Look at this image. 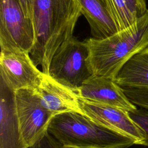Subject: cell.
<instances>
[{"label": "cell", "mask_w": 148, "mask_h": 148, "mask_svg": "<svg viewBox=\"0 0 148 148\" xmlns=\"http://www.w3.org/2000/svg\"><path fill=\"white\" fill-rule=\"evenodd\" d=\"M31 1L35 41L30 56L49 75L51 58L58 47L73 36L82 9L76 0Z\"/></svg>", "instance_id": "6da1fadb"}, {"label": "cell", "mask_w": 148, "mask_h": 148, "mask_svg": "<svg viewBox=\"0 0 148 148\" xmlns=\"http://www.w3.org/2000/svg\"><path fill=\"white\" fill-rule=\"evenodd\" d=\"M84 41L92 75L114 80L132 57L148 47V9L127 28L103 39L90 38Z\"/></svg>", "instance_id": "7a4b0ae2"}, {"label": "cell", "mask_w": 148, "mask_h": 148, "mask_svg": "<svg viewBox=\"0 0 148 148\" xmlns=\"http://www.w3.org/2000/svg\"><path fill=\"white\" fill-rule=\"evenodd\" d=\"M48 132L62 148H127L135 145L131 138L76 112L55 116Z\"/></svg>", "instance_id": "3957f363"}, {"label": "cell", "mask_w": 148, "mask_h": 148, "mask_svg": "<svg viewBox=\"0 0 148 148\" xmlns=\"http://www.w3.org/2000/svg\"><path fill=\"white\" fill-rule=\"evenodd\" d=\"M88 49L85 41L75 36L64 42L50 61L49 75L54 80L77 91L92 76L88 62Z\"/></svg>", "instance_id": "277c9868"}, {"label": "cell", "mask_w": 148, "mask_h": 148, "mask_svg": "<svg viewBox=\"0 0 148 148\" xmlns=\"http://www.w3.org/2000/svg\"><path fill=\"white\" fill-rule=\"evenodd\" d=\"M0 22L1 50L30 54L35 41L34 25L18 0H0Z\"/></svg>", "instance_id": "5b68a950"}, {"label": "cell", "mask_w": 148, "mask_h": 148, "mask_svg": "<svg viewBox=\"0 0 148 148\" xmlns=\"http://www.w3.org/2000/svg\"><path fill=\"white\" fill-rule=\"evenodd\" d=\"M16 103L21 133L29 148L48 132L54 116L42 105L34 89L16 91Z\"/></svg>", "instance_id": "8992f818"}, {"label": "cell", "mask_w": 148, "mask_h": 148, "mask_svg": "<svg viewBox=\"0 0 148 148\" xmlns=\"http://www.w3.org/2000/svg\"><path fill=\"white\" fill-rule=\"evenodd\" d=\"M43 75L29 53L1 51L0 79L15 91L36 89Z\"/></svg>", "instance_id": "52a82bcc"}, {"label": "cell", "mask_w": 148, "mask_h": 148, "mask_svg": "<svg viewBox=\"0 0 148 148\" xmlns=\"http://www.w3.org/2000/svg\"><path fill=\"white\" fill-rule=\"evenodd\" d=\"M84 115L90 120L132 139L135 145H142L144 135L130 117L128 112L116 107L99 104L79 98Z\"/></svg>", "instance_id": "ba28073f"}, {"label": "cell", "mask_w": 148, "mask_h": 148, "mask_svg": "<svg viewBox=\"0 0 148 148\" xmlns=\"http://www.w3.org/2000/svg\"><path fill=\"white\" fill-rule=\"evenodd\" d=\"M80 98L109 105L127 112L136 110V105L127 97L121 87L110 78L92 75L77 90Z\"/></svg>", "instance_id": "9c48e42d"}, {"label": "cell", "mask_w": 148, "mask_h": 148, "mask_svg": "<svg viewBox=\"0 0 148 148\" xmlns=\"http://www.w3.org/2000/svg\"><path fill=\"white\" fill-rule=\"evenodd\" d=\"M0 148H29L21 131L16 91L1 79Z\"/></svg>", "instance_id": "30bf717a"}, {"label": "cell", "mask_w": 148, "mask_h": 148, "mask_svg": "<svg viewBox=\"0 0 148 148\" xmlns=\"http://www.w3.org/2000/svg\"><path fill=\"white\" fill-rule=\"evenodd\" d=\"M35 91L42 105L54 116L67 112L84 115L77 91L56 82L49 75L44 73Z\"/></svg>", "instance_id": "8fae6325"}, {"label": "cell", "mask_w": 148, "mask_h": 148, "mask_svg": "<svg viewBox=\"0 0 148 148\" xmlns=\"http://www.w3.org/2000/svg\"><path fill=\"white\" fill-rule=\"evenodd\" d=\"M86 17L93 38L103 39L117 32L105 0H76Z\"/></svg>", "instance_id": "7c38bea8"}, {"label": "cell", "mask_w": 148, "mask_h": 148, "mask_svg": "<svg viewBox=\"0 0 148 148\" xmlns=\"http://www.w3.org/2000/svg\"><path fill=\"white\" fill-rule=\"evenodd\" d=\"M114 80L120 87H148V47L132 57Z\"/></svg>", "instance_id": "4fadbf2b"}, {"label": "cell", "mask_w": 148, "mask_h": 148, "mask_svg": "<svg viewBox=\"0 0 148 148\" xmlns=\"http://www.w3.org/2000/svg\"><path fill=\"white\" fill-rule=\"evenodd\" d=\"M107 10L117 31L132 25L138 17L130 9L126 0H105Z\"/></svg>", "instance_id": "5bb4252c"}, {"label": "cell", "mask_w": 148, "mask_h": 148, "mask_svg": "<svg viewBox=\"0 0 148 148\" xmlns=\"http://www.w3.org/2000/svg\"><path fill=\"white\" fill-rule=\"evenodd\" d=\"M121 87L132 103L148 109V87Z\"/></svg>", "instance_id": "9a60e30c"}, {"label": "cell", "mask_w": 148, "mask_h": 148, "mask_svg": "<svg viewBox=\"0 0 148 148\" xmlns=\"http://www.w3.org/2000/svg\"><path fill=\"white\" fill-rule=\"evenodd\" d=\"M128 113L144 135V140L141 145L148 146V109H137L136 110L128 112Z\"/></svg>", "instance_id": "2e32d148"}, {"label": "cell", "mask_w": 148, "mask_h": 148, "mask_svg": "<svg viewBox=\"0 0 148 148\" xmlns=\"http://www.w3.org/2000/svg\"><path fill=\"white\" fill-rule=\"evenodd\" d=\"M29 148H62L61 145L48 132L34 146Z\"/></svg>", "instance_id": "e0dca14e"}, {"label": "cell", "mask_w": 148, "mask_h": 148, "mask_svg": "<svg viewBox=\"0 0 148 148\" xmlns=\"http://www.w3.org/2000/svg\"><path fill=\"white\" fill-rule=\"evenodd\" d=\"M130 9L139 17L147 10L146 0H126Z\"/></svg>", "instance_id": "ac0fdd59"}, {"label": "cell", "mask_w": 148, "mask_h": 148, "mask_svg": "<svg viewBox=\"0 0 148 148\" xmlns=\"http://www.w3.org/2000/svg\"><path fill=\"white\" fill-rule=\"evenodd\" d=\"M25 16L31 19V0H18Z\"/></svg>", "instance_id": "d6986e66"}]
</instances>
